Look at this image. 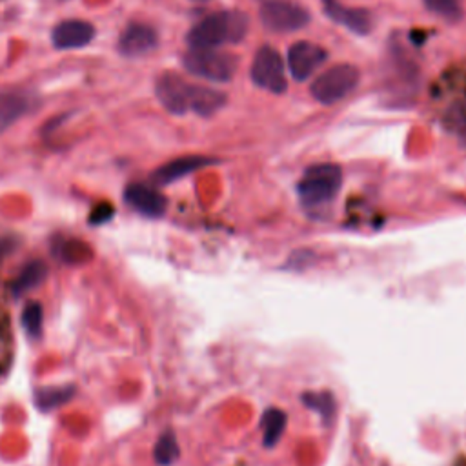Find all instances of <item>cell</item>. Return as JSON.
I'll use <instances>...</instances> for the list:
<instances>
[{
    "label": "cell",
    "mask_w": 466,
    "mask_h": 466,
    "mask_svg": "<svg viewBox=\"0 0 466 466\" xmlns=\"http://www.w3.org/2000/svg\"><path fill=\"white\" fill-rule=\"evenodd\" d=\"M31 97L22 92H0V133H4L31 110Z\"/></svg>",
    "instance_id": "cell-13"
},
{
    "label": "cell",
    "mask_w": 466,
    "mask_h": 466,
    "mask_svg": "<svg viewBox=\"0 0 466 466\" xmlns=\"http://www.w3.org/2000/svg\"><path fill=\"white\" fill-rule=\"evenodd\" d=\"M155 94H157L161 104L175 115L195 112L202 117H210L226 104L224 94L211 88L190 85L175 73H165L163 76H159Z\"/></svg>",
    "instance_id": "cell-1"
},
{
    "label": "cell",
    "mask_w": 466,
    "mask_h": 466,
    "mask_svg": "<svg viewBox=\"0 0 466 466\" xmlns=\"http://www.w3.org/2000/svg\"><path fill=\"white\" fill-rule=\"evenodd\" d=\"M126 202L146 217H161L166 211V199L161 192L148 184H131L124 192Z\"/></svg>",
    "instance_id": "cell-11"
},
{
    "label": "cell",
    "mask_w": 466,
    "mask_h": 466,
    "mask_svg": "<svg viewBox=\"0 0 466 466\" xmlns=\"http://www.w3.org/2000/svg\"><path fill=\"white\" fill-rule=\"evenodd\" d=\"M302 399L309 408L318 410L325 419L334 416V399L330 394H306Z\"/></svg>",
    "instance_id": "cell-20"
},
{
    "label": "cell",
    "mask_w": 466,
    "mask_h": 466,
    "mask_svg": "<svg viewBox=\"0 0 466 466\" xmlns=\"http://www.w3.org/2000/svg\"><path fill=\"white\" fill-rule=\"evenodd\" d=\"M184 67L211 83H228L237 71V57L219 49H193L184 55Z\"/></svg>",
    "instance_id": "cell-4"
},
{
    "label": "cell",
    "mask_w": 466,
    "mask_h": 466,
    "mask_svg": "<svg viewBox=\"0 0 466 466\" xmlns=\"http://www.w3.org/2000/svg\"><path fill=\"white\" fill-rule=\"evenodd\" d=\"M193 3H206V0H193Z\"/></svg>",
    "instance_id": "cell-23"
},
{
    "label": "cell",
    "mask_w": 466,
    "mask_h": 466,
    "mask_svg": "<svg viewBox=\"0 0 466 466\" xmlns=\"http://www.w3.org/2000/svg\"><path fill=\"white\" fill-rule=\"evenodd\" d=\"M284 426H286V414L277 408H270L263 417L264 444L275 446V443L281 439V435L284 432Z\"/></svg>",
    "instance_id": "cell-15"
},
{
    "label": "cell",
    "mask_w": 466,
    "mask_h": 466,
    "mask_svg": "<svg viewBox=\"0 0 466 466\" xmlns=\"http://www.w3.org/2000/svg\"><path fill=\"white\" fill-rule=\"evenodd\" d=\"M252 81L270 92V94H284L286 92V75L282 57L277 49L270 46L259 48L252 62Z\"/></svg>",
    "instance_id": "cell-7"
},
{
    "label": "cell",
    "mask_w": 466,
    "mask_h": 466,
    "mask_svg": "<svg viewBox=\"0 0 466 466\" xmlns=\"http://www.w3.org/2000/svg\"><path fill=\"white\" fill-rule=\"evenodd\" d=\"M327 15L336 21L337 24H343L350 31L357 35H366L372 28V15L366 10H355L341 6L337 0H323Z\"/></svg>",
    "instance_id": "cell-12"
},
{
    "label": "cell",
    "mask_w": 466,
    "mask_h": 466,
    "mask_svg": "<svg viewBox=\"0 0 466 466\" xmlns=\"http://www.w3.org/2000/svg\"><path fill=\"white\" fill-rule=\"evenodd\" d=\"M95 37V28L86 21H64L53 28L51 40L57 49H79Z\"/></svg>",
    "instance_id": "cell-10"
},
{
    "label": "cell",
    "mask_w": 466,
    "mask_h": 466,
    "mask_svg": "<svg viewBox=\"0 0 466 466\" xmlns=\"http://www.w3.org/2000/svg\"><path fill=\"white\" fill-rule=\"evenodd\" d=\"M425 6L444 21L455 22L461 19L459 0H425Z\"/></svg>",
    "instance_id": "cell-18"
},
{
    "label": "cell",
    "mask_w": 466,
    "mask_h": 466,
    "mask_svg": "<svg viewBox=\"0 0 466 466\" xmlns=\"http://www.w3.org/2000/svg\"><path fill=\"white\" fill-rule=\"evenodd\" d=\"M157 44H159V37L151 26L133 22L122 31L119 39V51L124 57L137 58L151 53L155 48H157Z\"/></svg>",
    "instance_id": "cell-9"
},
{
    "label": "cell",
    "mask_w": 466,
    "mask_h": 466,
    "mask_svg": "<svg viewBox=\"0 0 466 466\" xmlns=\"http://www.w3.org/2000/svg\"><path fill=\"white\" fill-rule=\"evenodd\" d=\"M359 83V69L352 64H337L321 73L312 85V95L323 104H336L348 97Z\"/></svg>",
    "instance_id": "cell-5"
},
{
    "label": "cell",
    "mask_w": 466,
    "mask_h": 466,
    "mask_svg": "<svg viewBox=\"0 0 466 466\" xmlns=\"http://www.w3.org/2000/svg\"><path fill=\"white\" fill-rule=\"evenodd\" d=\"M44 275H46L44 264H40V263H31L30 266H26V268L22 270V273H21L19 279L15 281L13 291H15V293H24V291L35 288V286L44 279Z\"/></svg>",
    "instance_id": "cell-16"
},
{
    "label": "cell",
    "mask_w": 466,
    "mask_h": 466,
    "mask_svg": "<svg viewBox=\"0 0 466 466\" xmlns=\"http://www.w3.org/2000/svg\"><path fill=\"white\" fill-rule=\"evenodd\" d=\"M328 58V53L323 46L299 40L288 49V67L295 81H306L312 76Z\"/></svg>",
    "instance_id": "cell-8"
},
{
    "label": "cell",
    "mask_w": 466,
    "mask_h": 466,
    "mask_svg": "<svg viewBox=\"0 0 466 466\" xmlns=\"http://www.w3.org/2000/svg\"><path fill=\"white\" fill-rule=\"evenodd\" d=\"M261 21L273 33H291L309 22V13L291 0H266L261 8Z\"/></svg>",
    "instance_id": "cell-6"
},
{
    "label": "cell",
    "mask_w": 466,
    "mask_h": 466,
    "mask_svg": "<svg viewBox=\"0 0 466 466\" xmlns=\"http://www.w3.org/2000/svg\"><path fill=\"white\" fill-rule=\"evenodd\" d=\"M69 394H71L69 390H53V392L46 390L39 396V403H40L42 408H51V407H57L58 403L67 401Z\"/></svg>",
    "instance_id": "cell-21"
},
{
    "label": "cell",
    "mask_w": 466,
    "mask_h": 466,
    "mask_svg": "<svg viewBox=\"0 0 466 466\" xmlns=\"http://www.w3.org/2000/svg\"><path fill=\"white\" fill-rule=\"evenodd\" d=\"M248 17L241 12H219L197 22L188 33L193 49H217L224 44H237L246 37Z\"/></svg>",
    "instance_id": "cell-2"
},
{
    "label": "cell",
    "mask_w": 466,
    "mask_h": 466,
    "mask_svg": "<svg viewBox=\"0 0 466 466\" xmlns=\"http://www.w3.org/2000/svg\"><path fill=\"white\" fill-rule=\"evenodd\" d=\"M112 215H113V208L103 204V206H99V208L95 210V213H94V217H92V222H95V224L106 222L108 219H112Z\"/></svg>",
    "instance_id": "cell-22"
},
{
    "label": "cell",
    "mask_w": 466,
    "mask_h": 466,
    "mask_svg": "<svg viewBox=\"0 0 466 466\" xmlns=\"http://www.w3.org/2000/svg\"><path fill=\"white\" fill-rule=\"evenodd\" d=\"M210 163H213L211 159L206 157H197V155H192V157H183V159H175L168 165H165L163 168H159L157 172L153 174V179L157 181L159 184H170L181 177H186L188 174L208 166Z\"/></svg>",
    "instance_id": "cell-14"
},
{
    "label": "cell",
    "mask_w": 466,
    "mask_h": 466,
    "mask_svg": "<svg viewBox=\"0 0 466 466\" xmlns=\"http://www.w3.org/2000/svg\"><path fill=\"white\" fill-rule=\"evenodd\" d=\"M22 325H24L28 336H31L35 339L40 336V330H42V308H40V304L30 302L24 308Z\"/></svg>",
    "instance_id": "cell-19"
},
{
    "label": "cell",
    "mask_w": 466,
    "mask_h": 466,
    "mask_svg": "<svg viewBox=\"0 0 466 466\" xmlns=\"http://www.w3.org/2000/svg\"><path fill=\"white\" fill-rule=\"evenodd\" d=\"M177 457H179L177 439H175V435H174L172 432H166V434L159 439L157 446H155V459H157L159 464L168 466V464L175 462Z\"/></svg>",
    "instance_id": "cell-17"
},
{
    "label": "cell",
    "mask_w": 466,
    "mask_h": 466,
    "mask_svg": "<svg viewBox=\"0 0 466 466\" xmlns=\"http://www.w3.org/2000/svg\"><path fill=\"white\" fill-rule=\"evenodd\" d=\"M341 183L343 174L337 165H316L304 172L297 193L306 206H321L337 195Z\"/></svg>",
    "instance_id": "cell-3"
}]
</instances>
